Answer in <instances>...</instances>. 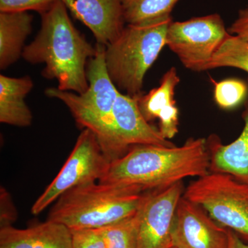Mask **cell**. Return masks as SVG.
Returning <instances> with one entry per match:
<instances>
[{"label": "cell", "mask_w": 248, "mask_h": 248, "mask_svg": "<svg viewBox=\"0 0 248 248\" xmlns=\"http://www.w3.org/2000/svg\"><path fill=\"white\" fill-rule=\"evenodd\" d=\"M205 138H190L181 146H136L111 161L102 184L118 186L133 195L163 190L183 179L210 171Z\"/></svg>", "instance_id": "obj_1"}, {"label": "cell", "mask_w": 248, "mask_h": 248, "mask_svg": "<svg viewBox=\"0 0 248 248\" xmlns=\"http://www.w3.org/2000/svg\"><path fill=\"white\" fill-rule=\"evenodd\" d=\"M128 24H146L170 17L179 0H121Z\"/></svg>", "instance_id": "obj_18"}, {"label": "cell", "mask_w": 248, "mask_h": 248, "mask_svg": "<svg viewBox=\"0 0 248 248\" xmlns=\"http://www.w3.org/2000/svg\"><path fill=\"white\" fill-rule=\"evenodd\" d=\"M214 99L218 107L223 110H232L244 104L248 97V86L243 80L230 78L216 82Z\"/></svg>", "instance_id": "obj_21"}, {"label": "cell", "mask_w": 248, "mask_h": 248, "mask_svg": "<svg viewBox=\"0 0 248 248\" xmlns=\"http://www.w3.org/2000/svg\"><path fill=\"white\" fill-rule=\"evenodd\" d=\"M143 195H133L118 186L96 182L73 187L60 197L48 220L71 229H99L133 216Z\"/></svg>", "instance_id": "obj_4"}, {"label": "cell", "mask_w": 248, "mask_h": 248, "mask_svg": "<svg viewBox=\"0 0 248 248\" xmlns=\"http://www.w3.org/2000/svg\"><path fill=\"white\" fill-rule=\"evenodd\" d=\"M72 15L89 28L97 44L105 46L117 40L124 28L121 0H60Z\"/></svg>", "instance_id": "obj_11"}, {"label": "cell", "mask_w": 248, "mask_h": 248, "mask_svg": "<svg viewBox=\"0 0 248 248\" xmlns=\"http://www.w3.org/2000/svg\"><path fill=\"white\" fill-rule=\"evenodd\" d=\"M222 67L238 68L248 75V42L230 33L205 71Z\"/></svg>", "instance_id": "obj_19"}, {"label": "cell", "mask_w": 248, "mask_h": 248, "mask_svg": "<svg viewBox=\"0 0 248 248\" xmlns=\"http://www.w3.org/2000/svg\"><path fill=\"white\" fill-rule=\"evenodd\" d=\"M70 231L73 248H107L105 241L99 229L83 228Z\"/></svg>", "instance_id": "obj_22"}, {"label": "cell", "mask_w": 248, "mask_h": 248, "mask_svg": "<svg viewBox=\"0 0 248 248\" xmlns=\"http://www.w3.org/2000/svg\"><path fill=\"white\" fill-rule=\"evenodd\" d=\"M182 182L143 195L139 208L137 248H171L178 203L183 197Z\"/></svg>", "instance_id": "obj_8"}, {"label": "cell", "mask_w": 248, "mask_h": 248, "mask_svg": "<svg viewBox=\"0 0 248 248\" xmlns=\"http://www.w3.org/2000/svg\"><path fill=\"white\" fill-rule=\"evenodd\" d=\"M177 248L174 247V246H172V248Z\"/></svg>", "instance_id": "obj_27"}, {"label": "cell", "mask_w": 248, "mask_h": 248, "mask_svg": "<svg viewBox=\"0 0 248 248\" xmlns=\"http://www.w3.org/2000/svg\"><path fill=\"white\" fill-rule=\"evenodd\" d=\"M16 218H17V213L11 202V197L4 188H1V216H0L1 228L12 226V223L16 221Z\"/></svg>", "instance_id": "obj_24"}, {"label": "cell", "mask_w": 248, "mask_h": 248, "mask_svg": "<svg viewBox=\"0 0 248 248\" xmlns=\"http://www.w3.org/2000/svg\"><path fill=\"white\" fill-rule=\"evenodd\" d=\"M40 30L24 47L22 58L32 64L45 63L42 76L58 81V89L83 94L89 88L86 69L96 53L73 25L68 9L60 0L40 14Z\"/></svg>", "instance_id": "obj_2"}, {"label": "cell", "mask_w": 248, "mask_h": 248, "mask_svg": "<svg viewBox=\"0 0 248 248\" xmlns=\"http://www.w3.org/2000/svg\"><path fill=\"white\" fill-rule=\"evenodd\" d=\"M95 46V55L89 60L86 69L89 88L83 94L71 92V95L83 107L106 118L112 119L114 104L120 92L108 72L105 46L97 44Z\"/></svg>", "instance_id": "obj_13"}, {"label": "cell", "mask_w": 248, "mask_h": 248, "mask_svg": "<svg viewBox=\"0 0 248 248\" xmlns=\"http://www.w3.org/2000/svg\"><path fill=\"white\" fill-rule=\"evenodd\" d=\"M231 230L222 226L200 205L183 196L178 203L172 229L177 248H228Z\"/></svg>", "instance_id": "obj_9"}, {"label": "cell", "mask_w": 248, "mask_h": 248, "mask_svg": "<svg viewBox=\"0 0 248 248\" xmlns=\"http://www.w3.org/2000/svg\"><path fill=\"white\" fill-rule=\"evenodd\" d=\"M244 126L239 137L229 144H222L218 137L207 140L210 155V171L226 173L248 185V97L244 103Z\"/></svg>", "instance_id": "obj_14"}, {"label": "cell", "mask_w": 248, "mask_h": 248, "mask_svg": "<svg viewBox=\"0 0 248 248\" xmlns=\"http://www.w3.org/2000/svg\"><path fill=\"white\" fill-rule=\"evenodd\" d=\"M228 248H248V244L243 241L234 231H231V240Z\"/></svg>", "instance_id": "obj_26"}, {"label": "cell", "mask_w": 248, "mask_h": 248, "mask_svg": "<svg viewBox=\"0 0 248 248\" xmlns=\"http://www.w3.org/2000/svg\"><path fill=\"white\" fill-rule=\"evenodd\" d=\"M56 0H0V12L37 11L41 14L48 10Z\"/></svg>", "instance_id": "obj_23"}, {"label": "cell", "mask_w": 248, "mask_h": 248, "mask_svg": "<svg viewBox=\"0 0 248 248\" xmlns=\"http://www.w3.org/2000/svg\"><path fill=\"white\" fill-rule=\"evenodd\" d=\"M33 88L30 76L11 78L0 76V122L18 127H28L32 121V112L25 98Z\"/></svg>", "instance_id": "obj_16"}, {"label": "cell", "mask_w": 248, "mask_h": 248, "mask_svg": "<svg viewBox=\"0 0 248 248\" xmlns=\"http://www.w3.org/2000/svg\"><path fill=\"white\" fill-rule=\"evenodd\" d=\"M33 17L28 11L0 12V68L22 57L24 42L32 32Z\"/></svg>", "instance_id": "obj_17"}, {"label": "cell", "mask_w": 248, "mask_h": 248, "mask_svg": "<svg viewBox=\"0 0 248 248\" xmlns=\"http://www.w3.org/2000/svg\"><path fill=\"white\" fill-rule=\"evenodd\" d=\"M183 196L248 244V184L226 173L210 172L191 182Z\"/></svg>", "instance_id": "obj_5"}, {"label": "cell", "mask_w": 248, "mask_h": 248, "mask_svg": "<svg viewBox=\"0 0 248 248\" xmlns=\"http://www.w3.org/2000/svg\"><path fill=\"white\" fill-rule=\"evenodd\" d=\"M116 135L126 153L131 146H175L149 124L139 107L138 99L120 93L112 110Z\"/></svg>", "instance_id": "obj_10"}, {"label": "cell", "mask_w": 248, "mask_h": 248, "mask_svg": "<svg viewBox=\"0 0 248 248\" xmlns=\"http://www.w3.org/2000/svg\"><path fill=\"white\" fill-rule=\"evenodd\" d=\"M228 31L231 35L248 42V7L240 10L237 18Z\"/></svg>", "instance_id": "obj_25"}, {"label": "cell", "mask_w": 248, "mask_h": 248, "mask_svg": "<svg viewBox=\"0 0 248 248\" xmlns=\"http://www.w3.org/2000/svg\"><path fill=\"white\" fill-rule=\"evenodd\" d=\"M230 32L218 14L194 17L170 24L166 46L184 67L192 71H205Z\"/></svg>", "instance_id": "obj_7"}, {"label": "cell", "mask_w": 248, "mask_h": 248, "mask_svg": "<svg viewBox=\"0 0 248 248\" xmlns=\"http://www.w3.org/2000/svg\"><path fill=\"white\" fill-rule=\"evenodd\" d=\"M0 248H73L71 231L62 223L48 219L26 229L2 227Z\"/></svg>", "instance_id": "obj_15"}, {"label": "cell", "mask_w": 248, "mask_h": 248, "mask_svg": "<svg viewBox=\"0 0 248 248\" xmlns=\"http://www.w3.org/2000/svg\"><path fill=\"white\" fill-rule=\"evenodd\" d=\"M110 163L95 135L84 128L60 172L32 205L31 213L39 215L73 187L99 182Z\"/></svg>", "instance_id": "obj_6"}, {"label": "cell", "mask_w": 248, "mask_h": 248, "mask_svg": "<svg viewBox=\"0 0 248 248\" xmlns=\"http://www.w3.org/2000/svg\"><path fill=\"white\" fill-rule=\"evenodd\" d=\"M179 82L177 68L172 67L165 73L158 87L138 99L139 107L146 120H159L160 133L169 140L179 132V110L174 95Z\"/></svg>", "instance_id": "obj_12"}, {"label": "cell", "mask_w": 248, "mask_h": 248, "mask_svg": "<svg viewBox=\"0 0 248 248\" xmlns=\"http://www.w3.org/2000/svg\"><path fill=\"white\" fill-rule=\"evenodd\" d=\"M138 210L133 216L99 228L107 248H137Z\"/></svg>", "instance_id": "obj_20"}, {"label": "cell", "mask_w": 248, "mask_h": 248, "mask_svg": "<svg viewBox=\"0 0 248 248\" xmlns=\"http://www.w3.org/2000/svg\"><path fill=\"white\" fill-rule=\"evenodd\" d=\"M172 21L170 16L146 24H128L106 47L108 72L120 92L135 99L143 95L145 76L166 46Z\"/></svg>", "instance_id": "obj_3"}]
</instances>
